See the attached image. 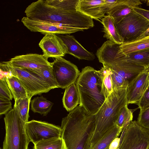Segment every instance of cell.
<instances>
[{"mask_svg": "<svg viewBox=\"0 0 149 149\" xmlns=\"http://www.w3.org/2000/svg\"><path fill=\"white\" fill-rule=\"evenodd\" d=\"M130 5V0H119L118 4L109 9L106 13L117 24L132 11L133 8L129 6Z\"/></svg>", "mask_w": 149, "mask_h": 149, "instance_id": "cell-21", "label": "cell"}, {"mask_svg": "<svg viewBox=\"0 0 149 149\" xmlns=\"http://www.w3.org/2000/svg\"><path fill=\"white\" fill-rule=\"evenodd\" d=\"M149 34V28L148 29L147 31H146L145 34V36H147Z\"/></svg>", "mask_w": 149, "mask_h": 149, "instance_id": "cell-36", "label": "cell"}, {"mask_svg": "<svg viewBox=\"0 0 149 149\" xmlns=\"http://www.w3.org/2000/svg\"><path fill=\"white\" fill-rule=\"evenodd\" d=\"M148 72L146 71L138 75L128 85L127 88V103H139L149 86Z\"/></svg>", "mask_w": 149, "mask_h": 149, "instance_id": "cell-15", "label": "cell"}, {"mask_svg": "<svg viewBox=\"0 0 149 149\" xmlns=\"http://www.w3.org/2000/svg\"><path fill=\"white\" fill-rule=\"evenodd\" d=\"M0 149H2V148H0Z\"/></svg>", "mask_w": 149, "mask_h": 149, "instance_id": "cell-40", "label": "cell"}, {"mask_svg": "<svg viewBox=\"0 0 149 149\" xmlns=\"http://www.w3.org/2000/svg\"><path fill=\"white\" fill-rule=\"evenodd\" d=\"M148 49H149V34L132 41L123 42L118 46V52L124 55Z\"/></svg>", "mask_w": 149, "mask_h": 149, "instance_id": "cell-18", "label": "cell"}, {"mask_svg": "<svg viewBox=\"0 0 149 149\" xmlns=\"http://www.w3.org/2000/svg\"><path fill=\"white\" fill-rule=\"evenodd\" d=\"M8 62L16 66L29 70L41 69L52 66L51 63L43 54H37L16 56Z\"/></svg>", "mask_w": 149, "mask_h": 149, "instance_id": "cell-14", "label": "cell"}, {"mask_svg": "<svg viewBox=\"0 0 149 149\" xmlns=\"http://www.w3.org/2000/svg\"><path fill=\"white\" fill-rule=\"evenodd\" d=\"M120 138H116L109 145V149H118L120 144Z\"/></svg>", "mask_w": 149, "mask_h": 149, "instance_id": "cell-35", "label": "cell"}, {"mask_svg": "<svg viewBox=\"0 0 149 149\" xmlns=\"http://www.w3.org/2000/svg\"><path fill=\"white\" fill-rule=\"evenodd\" d=\"M12 109L10 100L0 98V115L6 114Z\"/></svg>", "mask_w": 149, "mask_h": 149, "instance_id": "cell-32", "label": "cell"}, {"mask_svg": "<svg viewBox=\"0 0 149 149\" xmlns=\"http://www.w3.org/2000/svg\"><path fill=\"white\" fill-rule=\"evenodd\" d=\"M123 128L116 125L108 131L92 147L91 149H106L112 141L118 137Z\"/></svg>", "mask_w": 149, "mask_h": 149, "instance_id": "cell-23", "label": "cell"}, {"mask_svg": "<svg viewBox=\"0 0 149 149\" xmlns=\"http://www.w3.org/2000/svg\"><path fill=\"white\" fill-rule=\"evenodd\" d=\"M109 147H107L106 149H109Z\"/></svg>", "mask_w": 149, "mask_h": 149, "instance_id": "cell-39", "label": "cell"}, {"mask_svg": "<svg viewBox=\"0 0 149 149\" xmlns=\"http://www.w3.org/2000/svg\"><path fill=\"white\" fill-rule=\"evenodd\" d=\"M95 125V115L81 105L70 111L63 118L61 126L67 149H90Z\"/></svg>", "mask_w": 149, "mask_h": 149, "instance_id": "cell-2", "label": "cell"}, {"mask_svg": "<svg viewBox=\"0 0 149 149\" xmlns=\"http://www.w3.org/2000/svg\"><path fill=\"white\" fill-rule=\"evenodd\" d=\"M99 71L102 77L103 88L107 98L113 91L111 76V70L108 66L103 65V67Z\"/></svg>", "mask_w": 149, "mask_h": 149, "instance_id": "cell-28", "label": "cell"}, {"mask_svg": "<svg viewBox=\"0 0 149 149\" xmlns=\"http://www.w3.org/2000/svg\"><path fill=\"white\" fill-rule=\"evenodd\" d=\"M127 86L113 89L95 114V125L91 142V148L116 125L120 112L128 105Z\"/></svg>", "mask_w": 149, "mask_h": 149, "instance_id": "cell-4", "label": "cell"}, {"mask_svg": "<svg viewBox=\"0 0 149 149\" xmlns=\"http://www.w3.org/2000/svg\"><path fill=\"white\" fill-rule=\"evenodd\" d=\"M78 0H38L26 8V17L68 25L83 30L93 27V19L77 8Z\"/></svg>", "mask_w": 149, "mask_h": 149, "instance_id": "cell-1", "label": "cell"}, {"mask_svg": "<svg viewBox=\"0 0 149 149\" xmlns=\"http://www.w3.org/2000/svg\"><path fill=\"white\" fill-rule=\"evenodd\" d=\"M24 25L32 32L56 35L66 34L82 31L83 30L73 28L68 25L50 22L35 20L24 17L21 19Z\"/></svg>", "mask_w": 149, "mask_h": 149, "instance_id": "cell-11", "label": "cell"}, {"mask_svg": "<svg viewBox=\"0 0 149 149\" xmlns=\"http://www.w3.org/2000/svg\"><path fill=\"white\" fill-rule=\"evenodd\" d=\"M58 35L66 46L68 49L67 54L79 59L92 61L95 58L93 54L85 49L73 36L68 34Z\"/></svg>", "mask_w": 149, "mask_h": 149, "instance_id": "cell-16", "label": "cell"}, {"mask_svg": "<svg viewBox=\"0 0 149 149\" xmlns=\"http://www.w3.org/2000/svg\"><path fill=\"white\" fill-rule=\"evenodd\" d=\"M27 135L34 144L44 140L61 137V127L45 121L32 120L26 123Z\"/></svg>", "mask_w": 149, "mask_h": 149, "instance_id": "cell-10", "label": "cell"}, {"mask_svg": "<svg viewBox=\"0 0 149 149\" xmlns=\"http://www.w3.org/2000/svg\"><path fill=\"white\" fill-rule=\"evenodd\" d=\"M6 134L2 149H28L30 141L26 132V123L13 107L4 118Z\"/></svg>", "mask_w": 149, "mask_h": 149, "instance_id": "cell-5", "label": "cell"}, {"mask_svg": "<svg viewBox=\"0 0 149 149\" xmlns=\"http://www.w3.org/2000/svg\"><path fill=\"white\" fill-rule=\"evenodd\" d=\"M133 10L149 20V10H146L139 7H135Z\"/></svg>", "mask_w": 149, "mask_h": 149, "instance_id": "cell-34", "label": "cell"}, {"mask_svg": "<svg viewBox=\"0 0 149 149\" xmlns=\"http://www.w3.org/2000/svg\"><path fill=\"white\" fill-rule=\"evenodd\" d=\"M117 53L120 58L130 63L143 67L147 69L149 67V49L134 52L126 55L118 52Z\"/></svg>", "mask_w": 149, "mask_h": 149, "instance_id": "cell-19", "label": "cell"}, {"mask_svg": "<svg viewBox=\"0 0 149 149\" xmlns=\"http://www.w3.org/2000/svg\"><path fill=\"white\" fill-rule=\"evenodd\" d=\"M148 149H149V148H148Z\"/></svg>", "mask_w": 149, "mask_h": 149, "instance_id": "cell-41", "label": "cell"}, {"mask_svg": "<svg viewBox=\"0 0 149 149\" xmlns=\"http://www.w3.org/2000/svg\"><path fill=\"white\" fill-rule=\"evenodd\" d=\"M63 107L68 111L74 109L80 103V97L76 83L65 88L62 98Z\"/></svg>", "mask_w": 149, "mask_h": 149, "instance_id": "cell-20", "label": "cell"}, {"mask_svg": "<svg viewBox=\"0 0 149 149\" xmlns=\"http://www.w3.org/2000/svg\"><path fill=\"white\" fill-rule=\"evenodd\" d=\"M51 64L58 88H66L76 83L80 72L75 65L62 57L55 58Z\"/></svg>", "mask_w": 149, "mask_h": 149, "instance_id": "cell-9", "label": "cell"}, {"mask_svg": "<svg viewBox=\"0 0 149 149\" xmlns=\"http://www.w3.org/2000/svg\"><path fill=\"white\" fill-rule=\"evenodd\" d=\"M29 70L45 81L52 89L58 88L54 74L52 66L41 69Z\"/></svg>", "mask_w": 149, "mask_h": 149, "instance_id": "cell-27", "label": "cell"}, {"mask_svg": "<svg viewBox=\"0 0 149 149\" xmlns=\"http://www.w3.org/2000/svg\"><path fill=\"white\" fill-rule=\"evenodd\" d=\"M103 25L104 33V37L108 40L116 44L120 45L123 43V40L120 35L114 19L110 16H105L101 22Z\"/></svg>", "mask_w": 149, "mask_h": 149, "instance_id": "cell-17", "label": "cell"}, {"mask_svg": "<svg viewBox=\"0 0 149 149\" xmlns=\"http://www.w3.org/2000/svg\"><path fill=\"white\" fill-rule=\"evenodd\" d=\"M31 109L34 113L46 116L50 111L54 103L43 96L34 98L31 101Z\"/></svg>", "mask_w": 149, "mask_h": 149, "instance_id": "cell-24", "label": "cell"}, {"mask_svg": "<svg viewBox=\"0 0 149 149\" xmlns=\"http://www.w3.org/2000/svg\"><path fill=\"white\" fill-rule=\"evenodd\" d=\"M118 149H148L149 130L140 126L137 121H132L123 130Z\"/></svg>", "mask_w": 149, "mask_h": 149, "instance_id": "cell-8", "label": "cell"}, {"mask_svg": "<svg viewBox=\"0 0 149 149\" xmlns=\"http://www.w3.org/2000/svg\"><path fill=\"white\" fill-rule=\"evenodd\" d=\"M116 25L123 42H126L145 36L149 20L133 10Z\"/></svg>", "mask_w": 149, "mask_h": 149, "instance_id": "cell-7", "label": "cell"}, {"mask_svg": "<svg viewBox=\"0 0 149 149\" xmlns=\"http://www.w3.org/2000/svg\"><path fill=\"white\" fill-rule=\"evenodd\" d=\"M137 121L140 126L149 130V107L140 111Z\"/></svg>", "mask_w": 149, "mask_h": 149, "instance_id": "cell-31", "label": "cell"}, {"mask_svg": "<svg viewBox=\"0 0 149 149\" xmlns=\"http://www.w3.org/2000/svg\"><path fill=\"white\" fill-rule=\"evenodd\" d=\"M117 2V0H78L77 8L92 19L100 21Z\"/></svg>", "mask_w": 149, "mask_h": 149, "instance_id": "cell-12", "label": "cell"}, {"mask_svg": "<svg viewBox=\"0 0 149 149\" xmlns=\"http://www.w3.org/2000/svg\"><path fill=\"white\" fill-rule=\"evenodd\" d=\"M39 46L47 59L63 57L67 54L68 49L61 38L54 33H47L41 40Z\"/></svg>", "mask_w": 149, "mask_h": 149, "instance_id": "cell-13", "label": "cell"}, {"mask_svg": "<svg viewBox=\"0 0 149 149\" xmlns=\"http://www.w3.org/2000/svg\"><path fill=\"white\" fill-rule=\"evenodd\" d=\"M0 67L1 70L17 78L31 97L52 89L45 81L29 69L14 66L8 61L1 62Z\"/></svg>", "mask_w": 149, "mask_h": 149, "instance_id": "cell-6", "label": "cell"}, {"mask_svg": "<svg viewBox=\"0 0 149 149\" xmlns=\"http://www.w3.org/2000/svg\"><path fill=\"white\" fill-rule=\"evenodd\" d=\"M33 149H67L65 141L61 137L40 141L34 144Z\"/></svg>", "mask_w": 149, "mask_h": 149, "instance_id": "cell-25", "label": "cell"}, {"mask_svg": "<svg viewBox=\"0 0 149 149\" xmlns=\"http://www.w3.org/2000/svg\"><path fill=\"white\" fill-rule=\"evenodd\" d=\"M3 74V77H5L6 81L13 95L15 100L23 98L29 95L26 89L19 79L16 77L8 72L1 70Z\"/></svg>", "mask_w": 149, "mask_h": 149, "instance_id": "cell-22", "label": "cell"}, {"mask_svg": "<svg viewBox=\"0 0 149 149\" xmlns=\"http://www.w3.org/2000/svg\"><path fill=\"white\" fill-rule=\"evenodd\" d=\"M148 80L149 83V72H148Z\"/></svg>", "mask_w": 149, "mask_h": 149, "instance_id": "cell-37", "label": "cell"}, {"mask_svg": "<svg viewBox=\"0 0 149 149\" xmlns=\"http://www.w3.org/2000/svg\"><path fill=\"white\" fill-rule=\"evenodd\" d=\"M138 108L131 109L128 108L127 105L124 106L120 112L116 125L123 130L125 129L132 121L133 113Z\"/></svg>", "mask_w": 149, "mask_h": 149, "instance_id": "cell-29", "label": "cell"}, {"mask_svg": "<svg viewBox=\"0 0 149 149\" xmlns=\"http://www.w3.org/2000/svg\"><path fill=\"white\" fill-rule=\"evenodd\" d=\"M31 97L28 95L26 97L15 100L13 107L17 110L21 119L25 123L28 121L29 105Z\"/></svg>", "mask_w": 149, "mask_h": 149, "instance_id": "cell-26", "label": "cell"}, {"mask_svg": "<svg viewBox=\"0 0 149 149\" xmlns=\"http://www.w3.org/2000/svg\"><path fill=\"white\" fill-rule=\"evenodd\" d=\"M0 98L10 100H12L13 98L6 81L5 77L0 78Z\"/></svg>", "mask_w": 149, "mask_h": 149, "instance_id": "cell-30", "label": "cell"}, {"mask_svg": "<svg viewBox=\"0 0 149 149\" xmlns=\"http://www.w3.org/2000/svg\"><path fill=\"white\" fill-rule=\"evenodd\" d=\"M137 104L140 110L145 109L149 107V85L140 101Z\"/></svg>", "mask_w": 149, "mask_h": 149, "instance_id": "cell-33", "label": "cell"}, {"mask_svg": "<svg viewBox=\"0 0 149 149\" xmlns=\"http://www.w3.org/2000/svg\"><path fill=\"white\" fill-rule=\"evenodd\" d=\"M75 83L80 97L79 105L95 115L106 99L99 71L90 66L85 67Z\"/></svg>", "mask_w": 149, "mask_h": 149, "instance_id": "cell-3", "label": "cell"}, {"mask_svg": "<svg viewBox=\"0 0 149 149\" xmlns=\"http://www.w3.org/2000/svg\"><path fill=\"white\" fill-rule=\"evenodd\" d=\"M145 71H147L148 72H149V67L147 69H146Z\"/></svg>", "mask_w": 149, "mask_h": 149, "instance_id": "cell-38", "label": "cell"}]
</instances>
